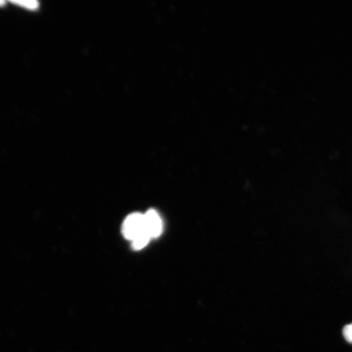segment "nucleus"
I'll use <instances>...</instances> for the list:
<instances>
[{"instance_id":"1","label":"nucleus","mask_w":352,"mask_h":352,"mask_svg":"<svg viewBox=\"0 0 352 352\" xmlns=\"http://www.w3.org/2000/svg\"><path fill=\"white\" fill-rule=\"evenodd\" d=\"M122 233L123 236L131 241H133L140 236L148 234L146 228H145L144 215L134 213L127 217L123 223Z\"/></svg>"},{"instance_id":"2","label":"nucleus","mask_w":352,"mask_h":352,"mask_svg":"<svg viewBox=\"0 0 352 352\" xmlns=\"http://www.w3.org/2000/svg\"><path fill=\"white\" fill-rule=\"evenodd\" d=\"M145 228L151 239H157L162 232V221L156 210H149L144 214Z\"/></svg>"},{"instance_id":"3","label":"nucleus","mask_w":352,"mask_h":352,"mask_svg":"<svg viewBox=\"0 0 352 352\" xmlns=\"http://www.w3.org/2000/svg\"><path fill=\"white\" fill-rule=\"evenodd\" d=\"M151 239V237L148 234L140 236L132 241V246H133L135 250H142L148 245Z\"/></svg>"},{"instance_id":"4","label":"nucleus","mask_w":352,"mask_h":352,"mask_svg":"<svg viewBox=\"0 0 352 352\" xmlns=\"http://www.w3.org/2000/svg\"><path fill=\"white\" fill-rule=\"evenodd\" d=\"M343 336L346 342L352 344V324H347L342 330Z\"/></svg>"},{"instance_id":"5","label":"nucleus","mask_w":352,"mask_h":352,"mask_svg":"<svg viewBox=\"0 0 352 352\" xmlns=\"http://www.w3.org/2000/svg\"><path fill=\"white\" fill-rule=\"evenodd\" d=\"M15 3L19 4L21 6H24L25 8H30V10H34L38 4L37 2H15Z\"/></svg>"}]
</instances>
